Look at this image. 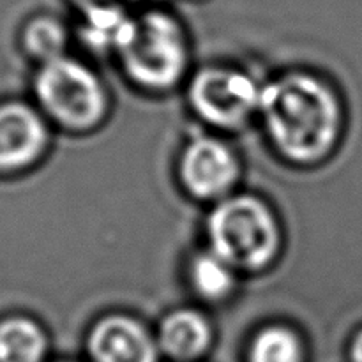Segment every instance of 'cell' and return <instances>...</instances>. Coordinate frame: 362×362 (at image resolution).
I'll return each instance as SVG.
<instances>
[{
    "label": "cell",
    "instance_id": "6da1fadb",
    "mask_svg": "<svg viewBox=\"0 0 362 362\" xmlns=\"http://www.w3.org/2000/svg\"><path fill=\"white\" fill-rule=\"evenodd\" d=\"M260 110L274 145L292 161H318L338 138V101L308 74H290L262 88Z\"/></svg>",
    "mask_w": 362,
    "mask_h": 362
},
{
    "label": "cell",
    "instance_id": "7a4b0ae2",
    "mask_svg": "<svg viewBox=\"0 0 362 362\" xmlns=\"http://www.w3.org/2000/svg\"><path fill=\"white\" fill-rule=\"evenodd\" d=\"M212 251L233 269H258L274 258L279 232L271 209L253 197L221 202L209 218Z\"/></svg>",
    "mask_w": 362,
    "mask_h": 362
},
{
    "label": "cell",
    "instance_id": "3957f363",
    "mask_svg": "<svg viewBox=\"0 0 362 362\" xmlns=\"http://www.w3.org/2000/svg\"><path fill=\"white\" fill-rule=\"evenodd\" d=\"M119 53L129 76L151 88L172 87L187 62L182 28L163 11H151L133 20Z\"/></svg>",
    "mask_w": 362,
    "mask_h": 362
},
{
    "label": "cell",
    "instance_id": "277c9868",
    "mask_svg": "<svg viewBox=\"0 0 362 362\" xmlns=\"http://www.w3.org/2000/svg\"><path fill=\"white\" fill-rule=\"evenodd\" d=\"M39 101L59 122L69 127H88L106 110L101 81L81 62L60 59L46 62L35 80Z\"/></svg>",
    "mask_w": 362,
    "mask_h": 362
},
{
    "label": "cell",
    "instance_id": "5b68a950",
    "mask_svg": "<svg viewBox=\"0 0 362 362\" xmlns=\"http://www.w3.org/2000/svg\"><path fill=\"white\" fill-rule=\"evenodd\" d=\"M189 98L197 112L209 122L232 127L260 108L262 90L246 74L209 67L197 74Z\"/></svg>",
    "mask_w": 362,
    "mask_h": 362
},
{
    "label": "cell",
    "instance_id": "8992f818",
    "mask_svg": "<svg viewBox=\"0 0 362 362\" xmlns=\"http://www.w3.org/2000/svg\"><path fill=\"white\" fill-rule=\"evenodd\" d=\"M182 180L187 189L200 198L225 194L235 182V158L226 145L214 138H198L182 156Z\"/></svg>",
    "mask_w": 362,
    "mask_h": 362
},
{
    "label": "cell",
    "instance_id": "52a82bcc",
    "mask_svg": "<svg viewBox=\"0 0 362 362\" xmlns=\"http://www.w3.org/2000/svg\"><path fill=\"white\" fill-rule=\"evenodd\" d=\"M48 133L41 117L18 103L0 106V170L30 165L45 151Z\"/></svg>",
    "mask_w": 362,
    "mask_h": 362
},
{
    "label": "cell",
    "instance_id": "ba28073f",
    "mask_svg": "<svg viewBox=\"0 0 362 362\" xmlns=\"http://www.w3.org/2000/svg\"><path fill=\"white\" fill-rule=\"evenodd\" d=\"M95 362H156L154 341L136 320L108 317L99 322L88 339Z\"/></svg>",
    "mask_w": 362,
    "mask_h": 362
},
{
    "label": "cell",
    "instance_id": "9c48e42d",
    "mask_svg": "<svg viewBox=\"0 0 362 362\" xmlns=\"http://www.w3.org/2000/svg\"><path fill=\"white\" fill-rule=\"evenodd\" d=\"M211 329L200 313L180 310L166 317L161 327V346L175 359H193L209 345Z\"/></svg>",
    "mask_w": 362,
    "mask_h": 362
},
{
    "label": "cell",
    "instance_id": "30bf717a",
    "mask_svg": "<svg viewBox=\"0 0 362 362\" xmlns=\"http://www.w3.org/2000/svg\"><path fill=\"white\" fill-rule=\"evenodd\" d=\"M45 332L28 318L14 317L0 324V362H41Z\"/></svg>",
    "mask_w": 362,
    "mask_h": 362
},
{
    "label": "cell",
    "instance_id": "8fae6325",
    "mask_svg": "<svg viewBox=\"0 0 362 362\" xmlns=\"http://www.w3.org/2000/svg\"><path fill=\"white\" fill-rule=\"evenodd\" d=\"M193 283L198 292L207 299H221L233 286V267L211 251L194 260Z\"/></svg>",
    "mask_w": 362,
    "mask_h": 362
},
{
    "label": "cell",
    "instance_id": "7c38bea8",
    "mask_svg": "<svg viewBox=\"0 0 362 362\" xmlns=\"http://www.w3.org/2000/svg\"><path fill=\"white\" fill-rule=\"evenodd\" d=\"M299 338L285 327H269L255 338L251 362H300Z\"/></svg>",
    "mask_w": 362,
    "mask_h": 362
},
{
    "label": "cell",
    "instance_id": "4fadbf2b",
    "mask_svg": "<svg viewBox=\"0 0 362 362\" xmlns=\"http://www.w3.org/2000/svg\"><path fill=\"white\" fill-rule=\"evenodd\" d=\"M25 42L32 55L45 60V64L52 62L62 57L66 46V30L53 18H37L27 27Z\"/></svg>",
    "mask_w": 362,
    "mask_h": 362
},
{
    "label": "cell",
    "instance_id": "5bb4252c",
    "mask_svg": "<svg viewBox=\"0 0 362 362\" xmlns=\"http://www.w3.org/2000/svg\"><path fill=\"white\" fill-rule=\"evenodd\" d=\"M73 4L78 7V9L83 11V13H88V11L99 9V7L119 4V0H73Z\"/></svg>",
    "mask_w": 362,
    "mask_h": 362
},
{
    "label": "cell",
    "instance_id": "9a60e30c",
    "mask_svg": "<svg viewBox=\"0 0 362 362\" xmlns=\"http://www.w3.org/2000/svg\"><path fill=\"white\" fill-rule=\"evenodd\" d=\"M352 359L354 362H362V331L356 336V339H354Z\"/></svg>",
    "mask_w": 362,
    "mask_h": 362
}]
</instances>
